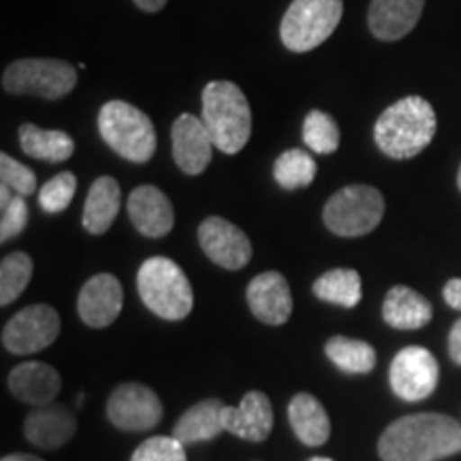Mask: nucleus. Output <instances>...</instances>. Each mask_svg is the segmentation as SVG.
Masks as SVG:
<instances>
[{"instance_id":"4c0bfd02","label":"nucleus","mask_w":461,"mask_h":461,"mask_svg":"<svg viewBox=\"0 0 461 461\" xmlns=\"http://www.w3.org/2000/svg\"><path fill=\"white\" fill-rule=\"evenodd\" d=\"M0 461H43V459L34 457V455H28V453H11V455H5Z\"/></svg>"},{"instance_id":"b1692460","label":"nucleus","mask_w":461,"mask_h":461,"mask_svg":"<svg viewBox=\"0 0 461 461\" xmlns=\"http://www.w3.org/2000/svg\"><path fill=\"white\" fill-rule=\"evenodd\" d=\"M222 408L224 403L221 400H203L194 403L177 419L176 428H173V438H177L182 445H199V442L214 440L224 431Z\"/></svg>"},{"instance_id":"1a4fd4ad","label":"nucleus","mask_w":461,"mask_h":461,"mask_svg":"<svg viewBox=\"0 0 461 461\" xmlns=\"http://www.w3.org/2000/svg\"><path fill=\"white\" fill-rule=\"evenodd\" d=\"M60 316L48 303H34L11 316L3 330V346L14 355H34L60 336Z\"/></svg>"},{"instance_id":"cd10ccee","label":"nucleus","mask_w":461,"mask_h":461,"mask_svg":"<svg viewBox=\"0 0 461 461\" xmlns=\"http://www.w3.org/2000/svg\"><path fill=\"white\" fill-rule=\"evenodd\" d=\"M316 171V160L310 157L303 149H286L276 158L274 165V177L282 188L286 190H297L305 188L314 182Z\"/></svg>"},{"instance_id":"ddd939ff","label":"nucleus","mask_w":461,"mask_h":461,"mask_svg":"<svg viewBox=\"0 0 461 461\" xmlns=\"http://www.w3.org/2000/svg\"><path fill=\"white\" fill-rule=\"evenodd\" d=\"M173 160L186 176H201L214 152V140L203 120L193 113H182L171 129Z\"/></svg>"},{"instance_id":"c85d7f7f","label":"nucleus","mask_w":461,"mask_h":461,"mask_svg":"<svg viewBox=\"0 0 461 461\" xmlns=\"http://www.w3.org/2000/svg\"><path fill=\"white\" fill-rule=\"evenodd\" d=\"M32 278V258L26 252H11L0 263V303H14Z\"/></svg>"},{"instance_id":"c9c22d12","label":"nucleus","mask_w":461,"mask_h":461,"mask_svg":"<svg viewBox=\"0 0 461 461\" xmlns=\"http://www.w3.org/2000/svg\"><path fill=\"white\" fill-rule=\"evenodd\" d=\"M448 355L457 366H461V319L455 322L451 333H448Z\"/></svg>"},{"instance_id":"f3484780","label":"nucleus","mask_w":461,"mask_h":461,"mask_svg":"<svg viewBox=\"0 0 461 461\" xmlns=\"http://www.w3.org/2000/svg\"><path fill=\"white\" fill-rule=\"evenodd\" d=\"M129 218L132 227L140 230L146 238L158 240L171 233L176 214H173V205L163 190L152 186V184H143L137 186L129 197Z\"/></svg>"},{"instance_id":"7ed1b4c3","label":"nucleus","mask_w":461,"mask_h":461,"mask_svg":"<svg viewBox=\"0 0 461 461\" xmlns=\"http://www.w3.org/2000/svg\"><path fill=\"white\" fill-rule=\"evenodd\" d=\"M201 120L210 131L214 146L224 154H238L252 132V112L246 95L233 82H210L203 88Z\"/></svg>"},{"instance_id":"9b49d317","label":"nucleus","mask_w":461,"mask_h":461,"mask_svg":"<svg viewBox=\"0 0 461 461\" xmlns=\"http://www.w3.org/2000/svg\"><path fill=\"white\" fill-rule=\"evenodd\" d=\"M438 378H440V367L436 357L423 346H408L391 361V389L406 402H420L429 397L438 387Z\"/></svg>"},{"instance_id":"9d476101","label":"nucleus","mask_w":461,"mask_h":461,"mask_svg":"<svg viewBox=\"0 0 461 461\" xmlns=\"http://www.w3.org/2000/svg\"><path fill=\"white\" fill-rule=\"evenodd\" d=\"M107 419L118 429L148 431L163 420V402L141 383H124L107 400Z\"/></svg>"},{"instance_id":"bb28decb","label":"nucleus","mask_w":461,"mask_h":461,"mask_svg":"<svg viewBox=\"0 0 461 461\" xmlns=\"http://www.w3.org/2000/svg\"><path fill=\"white\" fill-rule=\"evenodd\" d=\"M325 355L346 374H367L376 367V350L363 339L333 336L325 344Z\"/></svg>"},{"instance_id":"f03ea898","label":"nucleus","mask_w":461,"mask_h":461,"mask_svg":"<svg viewBox=\"0 0 461 461\" xmlns=\"http://www.w3.org/2000/svg\"><path fill=\"white\" fill-rule=\"evenodd\" d=\"M438 129L436 112L423 96H406L384 109L374 124V141L389 158L406 160L429 146Z\"/></svg>"},{"instance_id":"20e7f679","label":"nucleus","mask_w":461,"mask_h":461,"mask_svg":"<svg viewBox=\"0 0 461 461\" xmlns=\"http://www.w3.org/2000/svg\"><path fill=\"white\" fill-rule=\"evenodd\" d=\"M137 288L149 312L165 321H182L193 310V286L176 261L152 257L140 267Z\"/></svg>"},{"instance_id":"6ab92c4d","label":"nucleus","mask_w":461,"mask_h":461,"mask_svg":"<svg viewBox=\"0 0 461 461\" xmlns=\"http://www.w3.org/2000/svg\"><path fill=\"white\" fill-rule=\"evenodd\" d=\"M77 431V419L65 406H39L28 414L24 420L26 440L37 448L54 451V448L65 447Z\"/></svg>"},{"instance_id":"2f4dec72","label":"nucleus","mask_w":461,"mask_h":461,"mask_svg":"<svg viewBox=\"0 0 461 461\" xmlns=\"http://www.w3.org/2000/svg\"><path fill=\"white\" fill-rule=\"evenodd\" d=\"M131 461H188L184 445L173 436L148 438L135 448Z\"/></svg>"},{"instance_id":"0eeeda50","label":"nucleus","mask_w":461,"mask_h":461,"mask_svg":"<svg viewBox=\"0 0 461 461\" xmlns=\"http://www.w3.org/2000/svg\"><path fill=\"white\" fill-rule=\"evenodd\" d=\"M344 14L342 0H293L280 24V39L295 54L316 50L336 31Z\"/></svg>"},{"instance_id":"dca6fc26","label":"nucleus","mask_w":461,"mask_h":461,"mask_svg":"<svg viewBox=\"0 0 461 461\" xmlns=\"http://www.w3.org/2000/svg\"><path fill=\"white\" fill-rule=\"evenodd\" d=\"M224 431L248 442L267 440L274 428V408L261 391H248L240 406L222 408Z\"/></svg>"},{"instance_id":"aec40b11","label":"nucleus","mask_w":461,"mask_h":461,"mask_svg":"<svg viewBox=\"0 0 461 461\" xmlns=\"http://www.w3.org/2000/svg\"><path fill=\"white\" fill-rule=\"evenodd\" d=\"M425 0H372L367 24L380 41L403 39L419 24Z\"/></svg>"},{"instance_id":"72a5a7b5","label":"nucleus","mask_w":461,"mask_h":461,"mask_svg":"<svg viewBox=\"0 0 461 461\" xmlns=\"http://www.w3.org/2000/svg\"><path fill=\"white\" fill-rule=\"evenodd\" d=\"M28 224V205L26 197L15 194L9 205L3 207V221H0V241L15 240Z\"/></svg>"},{"instance_id":"412c9836","label":"nucleus","mask_w":461,"mask_h":461,"mask_svg":"<svg viewBox=\"0 0 461 461\" xmlns=\"http://www.w3.org/2000/svg\"><path fill=\"white\" fill-rule=\"evenodd\" d=\"M288 423L305 447H322L330 440V414L314 395L297 393L288 402Z\"/></svg>"},{"instance_id":"f8f14e48","label":"nucleus","mask_w":461,"mask_h":461,"mask_svg":"<svg viewBox=\"0 0 461 461\" xmlns=\"http://www.w3.org/2000/svg\"><path fill=\"white\" fill-rule=\"evenodd\" d=\"M199 244L210 261L230 272L246 267L252 258V244L248 235L221 216H210L201 222Z\"/></svg>"},{"instance_id":"e433bc0d","label":"nucleus","mask_w":461,"mask_h":461,"mask_svg":"<svg viewBox=\"0 0 461 461\" xmlns=\"http://www.w3.org/2000/svg\"><path fill=\"white\" fill-rule=\"evenodd\" d=\"M132 3H135L141 11H146V14H158V11L167 5V0H132Z\"/></svg>"},{"instance_id":"f257e3e1","label":"nucleus","mask_w":461,"mask_h":461,"mask_svg":"<svg viewBox=\"0 0 461 461\" xmlns=\"http://www.w3.org/2000/svg\"><path fill=\"white\" fill-rule=\"evenodd\" d=\"M461 453V425L436 412L393 420L378 440L383 461H440Z\"/></svg>"},{"instance_id":"4be33fe9","label":"nucleus","mask_w":461,"mask_h":461,"mask_svg":"<svg viewBox=\"0 0 461 461\" xmlns=\"http://www.w3.org/2000/svg\"><path fill=\"white\" fill-rule=\"evenodd\" d=\"M120 203H122V190H120L118 180L101 176L99 180L92 182L88 197H86L82 214L84 229L92 235L107 233L118 216Z\"/></svg>"},{"instance_id":"5701e85b","label":"nucleus","mask_w":461,"mask_h":461,"mask_svg":"<svg viewBox=\"0 0 461 461\" xmlns=\"http://www.w3.org/2000/svg\"><path fill=\"white\" fill-rule=\"evenodd\" d=\"M434 316V308L411 286H393L383 303V319L395 330H420Z\"/></svg>"},{"instance_id":"c756f323","label":"nucleus","mask_w":461,"mask_h":461,"mask_svg":"<svg viewBox=\"0 0 461 461\" xmlns=\"http://www.w3.org/2000/svg\"><path fill=\"white\" fill-rule=\"evenodd\" d=\"M303 143L316 154H333L339 146V129L330 113L312 109L303 120Z\"/></svg>"},{"instance_id":"58836bf2","label":"nucleus","mask_w":461,"mask_h":461,"mask_svg":"<svg viewBox=\"0 0 461 461\" xmlns=\"http://www.w3.org/2000/svg\"><path fill=\"white\" fill-rule=\"evenodd\" d=\"M308 461H333V459H327V457H312V459H308Z\"/></svg>"},{"instance_id":"2eb2a0df","label":"nucleus","mask_w":461,"mask_h":461,"mask_svg":"<svg viewBox=\"0 0 461 461\" xmlns=\"http://www.w3.org/2000/svg\"><path fill=\"white\" fill-rule=\"evenodd\" d=\"M248 308L265 325H285L293 314V293L280 272H263L246 288Z\"/></svg>"},{"instance_id":"39448f33","label":"nucleus","mask_w":461,"mask_h":461,"mask_svg":"<svg viewBox=\"0 0 461 461\" xmlns=\"http://www.w3.org/2000/svg\"><path fill=\"white\" fill-rule=\"evenodd\" d=\"M99 132L113 152L131 163H148L157 152V129L152 120L126 101H109L101 107Z\"/></svg>"},{"instance_id":"423d86ee","label":"nucleus","mask_w":461,"mask_h":461,"mask_svg":"<svg viewBox=\"0 0 461 461\" xmlns=\"http://www.w3.org/2000/svg\"><path fill=\"white\" fill-rule=\"evenodd\" d=\"M384 216V197L378 188L353 184L339 188L325 203L322 221L339 238H361L372 233Z\"/></svg>"},{"instance_id":"a211bd4d","label":"nucleus","mask_w":461,"mask_h":461,"mask_svg":"<svg viewBox=\"0 0 461 461\" xmlns=\"http://www.w3.org/2000/svg\"><path fill=\"white\" fill-rule=\"evenodd\" d=\"M9 391L17 400L31 406H48L60 393L62 380L56 367L41 361H24L9 374Z\"/></svg>"},{"instance_id":"7c9ffc66","label":"nucleus","mask_w":461,"mask_h":461,"mask_svg":"<svg viewBox=\"0 0 461 461\" xmlns=\"http://www.w3.org/2000/svg\"><path fill=\"white\" fill-rule=\"evenodd\" d=\"M75 190H77V177L71 171L58 173L39 190V205L48 214H60V212H65L71 205Z\"/></svg>"},{"instance_id":"f704fd0d","label":"nucleus","mask_w":461,"mask_h":461,"mask_svg":"<svg viewBox=\"0 0 461 461\" xmlns=\"http://www.w3.org/2000/svg\"><path fill=\"white\" fill-rule=\"evenodd\" d=\"M442 295H445V302L451 305L453 310H459L461 312V278L448 280L445 288H442Z\"/></svg>"},{"instance_id":"4468645a","label":"nucleus","mask_w":461,"mask_h":461,"mask_svg":"<svg viewBox=\"0 0 461 461\" xmlns=\"http://www.w3.org/2000/svg\"><path fill=\"white\" fill-rule=\"evenodd\" d=\"M124 303V288L112 274H96L82 286L77 297V314L92 330H103L115 322Z\"/></svg>"},{"instance_id":"6e6552de","label":"nucleus","mask_w":461,"mask_h":461,"mask_svg":"<svg viewBox=\"0 0 461 461\" xmlns=\"http://www.w3.org/2000/svg\"><path fill=\"white\" fill-rule=\"evenodd\" d=\"M77 86V71L73 65L54 58H24L5 68L3 88L11 95L41 96L56 101L71 95Z\"/></svg>"},{"instance_id":"a878e982","label":"nucleus","mask_w":461,"mask_h":461,"mask_svg":"<svg viewBox=\"0 0 461 461\" xmlns=\"http://www.w3.org/2000/svg\"><path fill=\"white\" fill-rule=\"evenodd\" d=\"M312 291L321 302L355 308L363 297L361 276L355 269H330L314 282Z\"/></svg>"},{"instance_id":"393cba45","label":"nucleus","mask_w":461,"mask_h":461,"mask_svg":"<svg viewBox=\"0 0 461 461\" xmlns=\"http://www.w3.org/2000/svg\"><path fill=\"white\" fill-rule=\"evenodd\" d=\"M20 146L28 157L45 163H65L75 152V141L68 132L41 129L34 124L20 126Z\"/></svg>"},{"instance_id":"473e14b6","label":"nucleus","mask_w":461,"mask_h":461,"mask_svg":"<svg viewBox=\"0 0 461 461\" xmlns=\"http://www.w3.org/2000/svg\"><path fill=\"white\" fill-rule=\"evenodd\" d=\"M0 180L20 197H28L37 190V176L31 167L22 165L20 160L11 158L9 154H0Z\"/></svg>"},{"instance_id":"ea45409f","label":"nucleus","mask_w":461,"mask_h":461,"mask_svg":"<svg viewBox=\"0 0 461 461\" xmlns=\"http://www.w3.org/2000/svg\"><path fill=\"white\" fill-rule=\"evenodd\" d=\"M457 186L461 190V167H459V173H457Z\"/></svg>"}]
</instances>
